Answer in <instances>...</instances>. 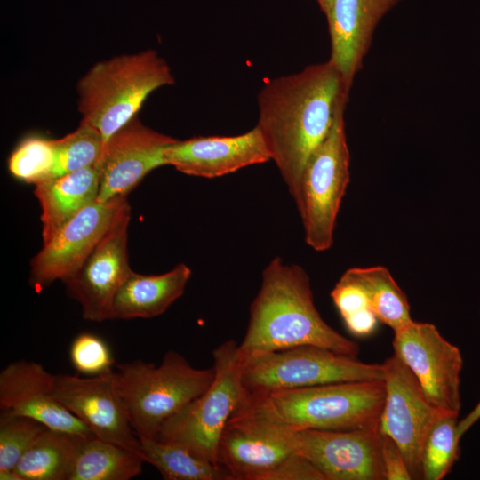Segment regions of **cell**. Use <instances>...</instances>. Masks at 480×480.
<instances>
[{"instance_id": "1", "label": "cell", "mask_w": 480, "mask_h": 480, "mask_svg": "<svg viewBox=\"0 0 480 480\" xmlns=\"http://www.w3.org/2000/svg\"><path fill=\"white\" fill-rule=\"evenodd\" d=\"M350 89L328 60L268 79L260 90L256 126L292 198L308 159L346 108Z\"/></svg>"}, {"instance_id": "2", "label": "cell", "mask_w": 480, "mask_h": 480, "mask_svg": "<svg viewBox=\"0 0 480 480\" xmlns=\"http://www.w3.org/2000/svg\"><path fill=\"white\" fill-rule=\"evenodd\" d=\"M315 345L356 357L359 346L330 326L316 308L310 279L297 264L274 258L263 269L251 304L241 357Z\"/></svg>"}, {"instance_id": "3", "label": "cell", "mask_w": 480, "mask_h": 480, "mask_svg": "<svg viewBox=\"0 0 480 480\" xmlns=\"http://www.w3.org/2000/svg\"><path fill=\"white\" fill-rule=\"evenodd\" d=\"M384 402V381L375 380L246 396L238 410L293 429L348 431L379 428Z\"/></svg>"}, {"instance_id": "4", "label": "cell", "mask_w": 480, "mask_h": 480, "mask_svg": "<svg viewBox=\"0 0 480 480\" xmlns=\"http://www.w3.org/2000/svg\"><path fill=\"white\" fill-rule=\"evenodd\" d=\"M174 83L169 65L154 50L100 60L77 84L81 122L96 128L106 144L152 92Z\"/></svg>"}, {"instance_id": "5", "label": "cell", "mask_w": 480, "mask_h": 480, "mask_svg": "<svg viewBox=\"0 0 480 480\" xmlns=\"http://www.w3.org/2000/svg\"><path fill=\"white\" fill-rule=\"evenodd\" d=\"M114 381L139 438L157 440L162 425L212 384L215 370L193 367L169 350L156 366L137 359L116 364Z\"/></svg>"}, {"instance_id": "6", "label": "cell", "mask_w": 480, "mask_h": 480, "mask_svg": "<svg viewBox=\"0 0 480 480\" xmlns=\"http://www.w3.org/2000/svg\"><path fill=\"white\" fill-rule=\"evenodd\" d=\"M212 356L215 376L212 384L162 425L157 440L181 444L218 465L220 438L244 401L246 391L237 342H222L213 349Z\"/></svg>"}, {"instance_id": "7", "label": "cell", "mask_w": 480, "mask_h": 480, "mask_svg": "<svg viewBox=\"0 0 480 480\" xmlns=\"http://www.w3.org/2000/svg\"><path fill=\"white\" fill-rule=\"evenodd\" d=\"M247 396L330 383L383 380L382 364H366L334 350L302 345L241 357Z\"/></svg>"}, {"instance_id": "8", "label": "cell", "mask_w": 480, "mask_h": 480, "mask_svg": "<svg viewBox=\"0 0 480 480\" xmlns=\"http://www.w3.org/2000/svg\"><path fill=\"white\" fill-rule=\"evenodd\" d=\"M344 111L338 113L328 136L308 159L293 198L305 242L316 252H324L333 244L338 212L349 182Z\"/></svg>"}, {"instance_id": "9", "label": "cell", "mask_w": 480, "mask_h": 480, "mask_svg": "<svg viewBox=\"0 0 480 480\" xmlns=\"http://www.w3.org/2000/svg\"><path fill=\"white\" fill-rule=\"evenodd\" d=\"M385 402L380 429L398 445L412 479H422L421 456L426 438L446 412L426 397L412 371L396 356L383 363Z\"/></svg>"}, {"instance_id": "10", "label": "cell", "mask_w": 480, "mask_h": 480, "mask_svg": "<svg viewBox=\"0 0 480 480\" xmlns=\"http://www.w3.org/2000/svg\"><path fill=\"white\" fill-rule=\"evenodd\" d=\"M276 424L292 451L309 460L326 480H385L380 428L332 431Z\"/></svg>"}, {"instance_id": "11", "label": "cell", "mask_w": 480, "mask_h": 480, "mask_svg": "<svg viewBox=\"0 0 480 480\" xmlns=\"http://www.w3.org/2000/svg\"><path fill=\"white\" fill-rule=\"evenodd\" d=\"M394 355L415 375L428 400L436 408L458 414L463 358L435 324L412 321L394 332Z\"/></svg>"}, {"instance_id": "12", "label": "cell", "mask_w": 480, "mask_h": 480, "mask_svg": "<svg viewBox=\"0 0 480 480\" xmlns=\"http://www.w3.org/2000/svg\"><path fill=\"white\" fill-rule=\"evenodd\" d=\"M130 220L131 207L127 203L82 266L62 281L80 303L85 320H111L114 298L133 272L127 250Z\"/></svg>"}, {"instance_id": "13", "label": "cell", "mask_w": 480, "mask_h": 480, "mask_svg": "<svg viewBox=\"0 0 480 480\" xmlns=\"http://www.w3.org/2000/svg\"><path fill=\"white\" fill-rule=\"evenodd\" d=\"M127 203L126 196L95 201L66 222L32 259L31 284L40 290L74 274Z\"/></svg>"}, {"instance_id": "14", "label": "cell", "mask_w": 480, "mask_h": 480, "mask_svg": "<svg viewBox=\"0 0 480 480\" xmlns=\"http://www.w3.org/2000/svg\"><path fill=\"white\" fill-rule=\"evenodd\" d=\"M113 374V370L91 377L56 374L54 397L81 420L96 437L141 456L140 439L129 422Z\"/></svg>"}, {"instance_id": "15", "label": "cell", "mask_w": 480, "mask_h": 480, "mask_svg": "<svg viewBox=\"0 0 480 480\" xmlns=\"http://www.w3.org/2000/svg\"><path fill=\"white\" fill-rule=\"evenodd\" d=\"M293 453L276 423L236 411L220 438L217 464L234 480H269Z\"/></svg>"}, {"instance_id": "16", "label": "cell", "mask_w": 480, "mask_h": 480, "mask_svg": "<svg viewBox=\"0 0 480 480\" xmlns=\"http://www.w3.org/2000/svg\"><path fill=\"white\" fill-rule=\"evenodd\" d=\"M176 140L145 126L134 116L105 144L99 162L96 201L127 196L149 172L165 165L164 148Z\"/></svg>"}, {"instance_id": "17", "label": "cell", "mask_w": 480, "mask_h": 480, "mask_svg": "<svg viewBox=\"0 0 480 480\" xmlns=\"http://www.w3.org/2000/svg\"><path fill=\"white\" fill-rule=\"evenodd\" d=\"M165 165L196 177L213 179L271 160L257 126L233 136H197L176 140L164 148Z\"/></svg>"}, {"instance_id": "18", "label": "cell", "mask_w": 480, "mask_h": 480, "mask_svg": "<svg viewBox=\"0 0 480 480\" xmlns=\"http://www.w3.org/2000/svg\"><path fill=\"white\" fill-rule=\"evenodd\" d=\"M54 375L34 361L10 363L0 372V407L12 414L34 419L47 428L82 436H95L77 417L60 404L53 395Z\"/></svg>"}, {"instance_id": "19", "label": "cell", "mask_w": 480, "mask_h": 480, "mask_svg": "<svg viewBox=\"0 0 480 480\" xmlns=\"http://www.w3.org/2000/svg\"><path fill=\"white\" fill-rule=\"evenodd\" d=\"M401 0H332L325 17L331 41L329 60L351 88L363 67L380 20Z\"/></svg>"}, {"instance_id": "20", "label": "cell", "mask_w": 480, "mask_h": 480, "mask_svg": "<svg viewBox=\"0 0 480 480\" xmlns=\"http://www.w3.org/2000/svg\"><path fill=\"white\" fill-rule=\"evenodd\" d=\"M99 163L35 185L42 213L43 244L80 211L97 200L100 188Z\"/></svg>"}, {"instance_id": "21", "label": "cell", "mask_w": 480, "mask_h": 480, "mask_svg": "<svg viewBox=\"0 0 480 480\" xmlns=\"http://www.w3.org/2000/svg\"><path fill=\"white\" fill-rule=\"evenodd\" d=\"M184 263L160 275L134 271L117 291L112 305L111 320L152 318L162 315L179 299L191 277Z\"/></svg>"}, {"instance_id": "22", "label": "cell", "mask_w": 480, "mask_h": 480, "mask_svg": "<svg viewBox=\"0 0 480 480\" xmlns=\"http://www.w3.org/2000/svg\"><path fill=\"white\" fill-rule=\"evenodd\" d=\"M84 438L47 428L28 447L14 471L20 480H68Z\"/></svg>"}, {"instance_id": "23", "label": "cell", "mask_w": 480, "mask_h": 480, "mask_svg": "<svg viewBox=\"0 0 480 480\" xmlns=\"http://www.w3.org/2000/svg\"><path fill=\"white\" fill-rule=\"evenodd\" d=\"M136 452L96 436L84 438L68 480H129L142 470Z\"/></svg>"}, {"instance_id": "24", "label": "cell", "mask_w": 480, "mask_h": 480, "mask_svg": "<svg viewBox=\"0 0 480 480\" xmlns=\"http://www.w3.org/2000/svg\"><path fill=\"white\" fill-rule=\"evenodd\" d=\"M342 276L365 293L378 320L394 332L410 324V305L405 293L383 266L350 268Z\"/></svg>"}, {"instance_id": "25", "label": "cell", "mask_w": 480, "mask_h": 480, "mask_svg": "<svg viewBox=\"0 0 480 480\" xmlns=\"http://www.w3.org/2000/svg\"><path fill=\"white\" fill-rule=\"evenodd\" d=\"M139 439L144 461L155 467L164 480H234L223 468L181 444Z\"/></svg>"}, {"instance_id": "26", "label": "cell", "mask_w": 480, "mask_h": 480, "mask_svg": "<svg viewBox=\"0 0 480 480\" xmlns=\"http://www.w3.org/2000/svg\"><path fill=\"white\" fill-rule=\"evenodd\" d=\"M458 414L445 412L429 431L422 450V479H443L458 460Z\"/></svg>"}, {"instance_id": "27", "label": "cell", "mask_w": 480, "mask_h": 480, "mask_svg": "<svg viewBox=\"0 0 480 480\" xmlns=\"http://www.w3.org/2000/svg\"><path fill=\"white\" fill-rule=\"evenodd\" d=\"M54 142L58 161L53 178L97 164L105 147L101 133L82 122L74 132Z\"/></svg>"}, {"instance_id": "28", "label": "cell", "mask_w": 480, "mask_h": 480, "mask_svg": "<svg viewBox=\"0 0 480 480\" xmlns=\"http://www.w3.org/2000/svg\"><path fill=\"white\" fill-rule=\"evenodd\" d=\"M54 140L29 137L12 151L8 169L16 179L34 185L54 177L57 166Z\"/></svg>"}, {"instance_id": "29", "label": "cell", "mask_w": 480, "mask_h": 480, "mask_svg": "<svg viewBox=\"0 0 480 480\" xmlns=\"http://www.w3.org/2000/svg\"><path fill=\"white\" fill-rule=\"evenodd\" d=\"M331 298L352 334L365 337L375 331L379 320L358 285L341 275L331 292Z\"/></svg>"}, {"instance_id": "30", "label": "cell", "mask_w": 480, "mask_h": 480, "mask_svg": "<svg viewBox=\"0 0 480 480\" xmlns=\"http://www.w3.org/2000/svg\"><path fill=\"white\" fill-rule=\"evenodd\" d=\"M47 427L21 415L2 411L0 416V473L14 470L17 463Z\"/></svg>"}, {"instance_id": "31", "label": "cell", "mask_w": 480, "mask_h": 480, "mask_svg": "<svg viewBox=\"0 0 480 480\" xmlns=\"http://www.w3.org/2000/svg\"><path fill=\"white\" fill-rule=\"evenodd\" d=\"M69 357L78 372L89 376L110 371L115 364L107 342L91 332H82L76 336L70 345Z\"/></svg>"}, {"instance_id": "32", "label": "cell", "mask_w": 480, "mask_h": 480, "mask_svg": "<svg viewBox=\"0 0 480 480\" xmlns=\"http://www.w3.org/2000/svg\"><path fill=\"white\" fill-rule=\"evenodd\" d=\"M381 462L385 480L412 479L397 444L382 432Z\"/></svg>"}, {"instance_id": "33", "label": "cell", "mask_w": 480, "mask_h": 480, "mask_svg": "<svg viewBox=\"0 0 480 480\" xmlns=\"http://www.w3.org/2000/svg\"><path fill=\"white\" fill-rule=\"evenodd\" d=\"M480 419V401L474 409L458 423V436H461Z\"/></svg>"}, {"instance_id": "34", "label": "cell", "mask_w": 480, "mask_h": 480, "mask_svg": "<svg viewBox=\"0 0 480 480\" xmlns=\"http://www.w3.org/2000/svg\"><path fill=\"white\" fill-rule=\"evenodd\" d=\"M321 11L326 17L331 10L332 0H316Z\"/></svg>"}]
</instances>
